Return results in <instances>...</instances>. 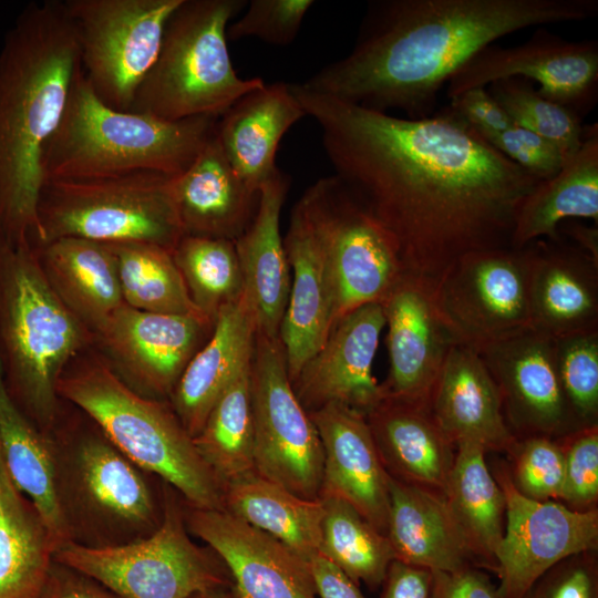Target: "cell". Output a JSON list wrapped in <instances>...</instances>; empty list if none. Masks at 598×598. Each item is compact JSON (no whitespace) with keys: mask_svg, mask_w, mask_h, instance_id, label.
<instances>
[{"mask_svg":"<svg viewBox=\"0 0 598 598\" xmlns=\"http://www.w3.org/2000/svg\"><path fill=\"white\" fill-rule=\"evenodd\" d=\"M321 130L336 176L385 230L405 274L432 291L462 256L511 247L540 182L444 107L398 117L291 84Z\"/></svg>","mask_w":598,"mask_h":598,"instance_id":"1","label":"cell"},{"mask_svg":"<svg viewBox=\"0 0 598 598\" xmlns=\"http://www.w3.org/2000/svg\"><path fill=\"white\" fill-rule=\"evenodd\" d=\"M597 13L598 0H373L351 51L301 84L369 110L424 118L448 80L497 39Z\"/></svg>","mask_w":598,"mask_h":598,"instance_id":"2","label":"cell"},{"mask_svg":"<svg viewBox=\"0 0 598 598\" xmlns=\"http://www.w3.org/2000/svg\"><path fill=\"white\" fill-rule=\"evenodd\" d=\"M81 69L63 1L28 4L0 51V233L35 240L42 156Z\"/></svg>","mask_w":598,"mask_h":598,"instance_id":"3","label":"cell"},{"mask_svg":"<svg viewBox=\"0 0 598 598\" xmlns=\"http://www.w3.org/2000/svg\"><path fill=\"white\" fill-rule=\"evenodd\" d=\"M48 440L68 543L113 548L159 527L164 481L126 456L85 412L63 400Z\"/></svg>","mask_w":598,"mask_h":598,"instance_id":"4","label":"cell"},{"mask_svg":"<svg viewBox=\"0 0 598 598\" xmlns=\"http://www.w3.org/2000/svg\"><path fill=\"white\" fill-rule=\"evenodd\" d=\"M94 337L49 285L31 239L0 233V364L7 391L45 436L63 400L56 386L69 363Z\"/></svg>","mask_w":598,"mask_h":598,"instance_id":"5","label":"cell"},{"mask_svg":"<svg viewBox=\"0 0 598 598\" xmlns=\"http://www.w3.org/2000/svg\"><path fill=\"white\" fill-rule=\"evenodd\" d=\"M218 118L205 115L165 121L113 110L95 95L81 68L43 152L44 181L100 178L138 171L177 177L216 134Z\"/></svg>","mask_w":598,"mask_h":598,"instance_id":"6","label":"cell"},{"mask_svg":"<svg viewBox=\"0 0 598 598\" xmlns=\"http://www.w3.org/2000/svg\"><path fill=\"white\" fill-rule=\"evenodd\" d=\"M56 391L134 463L175 488L186 504L224 509V485L198 454L169 402L130 389L93 346L69 361Z\"/></svg>","mask_w":598,"mask_h":598,"instance_id":"7","label":"cell"},{"mask_svg":"<svg viewBox=\"0 0 598 598\" xmlns=\"http://www.w3.org/2000/svg\"><path fill=\"white\" fill-rule=\"evenodd\" d=\"M245 0H183L166 22L157 58L128 112L165 121L220 116L265 82L243 79L227 45L230 20Z\"/></svg>","mask_w":598,"mask_h":598,"instance_id":"8","label":"cell"},{"mask_svg":"<svg viewBox=\"0 0 598 598\" xmlns=\"http://www.w3.org/2000/svg\"><path fill=\"white\" fill-rule=\"evenodd\" d=\"M174 178L138 171L44 181L33 244L80 237L105 244L144 243L173 251L184 236L173 198Z\"/></svg>","mask_w":598,"mask_h":598,"instance_id":"9","label":"cell"},{"mask_svg":"<svg viewBox=\"0 0 598 598\" xmlns=\"http://www.w3.org/2000/svg\"><path fill=\"white\" fill-rule=\"evenodd\" d=\"M54 560L99 580L121 598H189L206 589L231 587L221 559L190 538L184 499L164 482V515L148 537L118 547L90 549L61 545Z\"/></svg>","mask_w":598,"mask_h":598,"instance_id":"10","label":"cell"},{"mask_svg":"<svg viewBox=\"0 0 598 598\" xmlns=\"http://www.w3.org/2000/svg\"><path fill=\"white\" fill-rule=\"evenodd\" d=\"M183 0H66L81 68L95 95L128 112L153 66L167 20Z\"/></svg>","mask_w":598,"mask_h":598,"instance_id":"11","label":"cell"},{"mask_svg":"<svg viewBox=\"0 0 598 598\" xmlns=\"http://www.w3.org/2000/svg\"><path fill=\"white\" fill-rule=\"evenodd\" d=\"M299 200L328 257L334 323L361 306L380 303L404 274L385 230L336 175L315 182Z\"/></svg>","mask_w":598,"mask_h":598,"instance_id":"12","label":"cell"},{"mask_svg":"<svg viewBox=\"0 0 598 598\" xmlns=\"http://www.w3.org/2000/svg\"><path fill=\"white\" fill-rule=\"evenodd\" d=\"M254 470L307 499H318L323 452L318 431L291 385L279 338L256 334L250 363Z\"/></svg>","mask_w":598,"mask_h":598,"instance_id":"13","label":"cell"},{"mask_svg":"<svg viewBox=\"0 0 598 598\" xmlns=\"http://www.w3.org/2000/svg\"><path fill=\"white\" fill-rule=\"evenodd\" d=\"M529 257L512 247L468 252L433 289L457 343L476 349L530 327Z\"/></svg>","mask_w":598,"mask_h":598,"instance_id":"14","label":"cell"},{"mask_svg":"<svg viewBox=\"0 0 598 598\" xmlns=\"http://www.w3.org/2000/svg\"><path fill=\"white\" fill-rule=\"evenodd\" d=\"M506 504L505 527L495 553L502 598H520L560 560L598 550V508L577 512L557 501L538 502L518 493L505 462L491 470Z\"/></svg>","mask_w":598,"mask_h":598,"instance_id":"15","label":"cell"},{"mask_svg":"<svg viewBox=\"0 0 598 598\" xmlns=\"http://www.w3.org/2000/svg\"><path fill=\"white\" fill-rule=\"evenodd\" d=\"M520 76L537 83L538 93L581 120L598 97V42L569 41L544 28L515 47L494 43L477 52L446 83L452 99L494 81Z\"/></svg>","mask_w":598,"mask_h":598,"instance_id":"16","label":"cell"},{"mask_svg":"<svg viewBox=\"0 0 598 598\" xmlns=\"http://www.w3.org/2000/svg\"><path fill=\"white\" fill-rule=\"evenodd\" d=\"M214 323L205 318L142 311L122 303L94 334L92 346L130 389L148 399L169 401Z\"/></svg>","mask_w":598,"mask_h":598,"instance_id":"17","label":"cell"},{"mask_svg":"<svg viewBox=\"0 0 598 598\" xmlns=\"http://www.w3.org/2000/svg\"><path fill=\"white\" fill-rule=\"evenodd\" d=\"M475 350L497 385L515 437L559 439L581 429L561 388L555 338L528 327Z\"/></svg>","mask_w":598,"mask_h":598,"instance_id":"18","label":"cell"},{"mask_svg":"<svg viewBox=\"0 0 598 598\" xmlns=\"http://www.w3.org/2000/svg\"><path fill=\"white\" fill-rule=\"evenodd\" d=\"M188 532L221 559L236 598H319L305 560L267 533L225 509L184 501Z\"/></svg>","mask_w":598,"mask_h":598,"instance_id":"19","label":"cell"},{"mask_svg":"<svg viewBox=\"0 0 598 598\" xmlns=\"http://www.w3.org/2000/svg\"><path fill=\"white\" fill-rule=\"evenodd\" d=\"M388 327L390 368L383 398L427 405L452 348L457 344L441 317L433 291L403 274L380 302Z\"/></svg>","mask_w":598,"mask_h":598,"instance_id":"20","label":"cell"},{"mask_svg":"<svg viewBox=\"0 0 598 598\" xmlns=\"http://www.w3.org/2000/svg\"><path fill=\"white\" fill-rule=\"evenodd\" d=\"M384 327L380 303L361 306L331 327L322 346L291 382L308 413L341 404L365 415L382 400L372 369Z\"/></svg>","mask_w":598,"mask_h":598,"instance_id":"21","label":"cell"},{"mask_svg":"<svg viewBox=\"0 0 598 598\" xmlns=\"http://www.w3.org/2000/svg\"><path fill=\"white\" fill-rule=\"evenodd\" d=\"M308 414L318 431L323 452L319 498L343 499L385 535L390 476L365 415L341 404H328Z\"/></svg>","mask_w":598,"mask_h":598,"instance_id":"22","label":"cell"},{"mask_svg":"<svg viewBox=\"0 0 598 598\" xmlns=\"http://www.w3.org/2000/svg\"><path fill=\"white\" fill-rule=\"evenodd\" d=\"M283 245L291 285L278 338L292 382L334 323V290L328 257L299 199L292 208Z\"/></svg>","mask_w":598,"mask_h":598,"instance_id":"23","label":"cell"},{"mask_svg":"<svg viewBox=\"0 0 598 598\" xmlns=\"http://www.w3.org/2000/svg\"><path fill=\"white\" fill-rule=\"evenodd\" d=\"M525 248L530 327L553 338L598 330V264L561 238Z\"/></svg>","mask_w":598,"mask_h":598,"instance_id":"24","label":"cell"},{"mask_svg":"<svg viewBox=\"0 0 598 598\" xmlns=\"http://www.w3.org/2000/svg\"><path fill=\"white\" fill-rule=\"evenodd\" d=\"M430 411L455 444L468 441L506 453L515 441L497 385L475 349L457 343L450 351L430 399Z\"/></svg>","mask_w":598,"mask_h":598,"instance_id":"25","label":"cell"},{"mask_svg":"<svg viewBox=\"0 0 598 598\" xmlns=\"http://www.w3.org/2000/svg\"><path fill=\"white\" fill-rule=\"evenodd\" d=\"M280 169L259 188L254 220L235 240L244 298L254 315L257 333L276 339L288 305L291 274L280 234V215L289 188Z\"/></svg>","mask_w":598,"mask_h":598,"instance_id":"26","label":"cell"},{"mask_svg":"<svg viewBox=\"0 0 598 598\" xmlns=\"http://www.w3.org/2000/svg\"><path fill=\"white\" fill-rule=\"evenodd\" d=\"M173 198L184 236L235 241L255 218L259 190L237 175L215 134L174 178Z\"/></svg>","mask_w":598,"mask_h":598,"instance_id":"27","label":"cell"},{"mask_svg":"<svg viewBox=\"0 0 598 598\" xmlns=\"http://www.w3.org/2000/svg\"><path fill=\"white\" fill-rule=\"evenodd\" d=\"M256 334L254 315L241 296L219 312L209 338L188 362L168 402L193 439L221 394L250 364Z\"/></svg>","mask_w":598,"mask_h":598,"instance_id":"28","label":"cell"},{"mask_svg":"<svg viewBox=\"0 0 598 598\" xmlns=\"http://www.w3.org/2000/svg\"><path fill=\"white\" fill-rule=\"evenodd\" d=\"M365 419L391 477L444 494L456 446L427 405L382 398Z\"/></svg>","mask_w":598,"mask_h":598,"instance_id":"29","label":"cell"},{"mask_svg":"<svg viewBox=\"0 0 598 598\" xmlns=\"http://www.w3.org/2000/svg\"><path fill=\"white\" fill-rule=\"evenodd\" d=\"M305 116L291 84L265 83L219 116L216 135L237 175L259 190L279 169L276 153L281 138Z\"/></svg>","mask_w":598,"mask_h":598,"instance_id":"30","label":"cell"},{"mask_svg":"<svg viewBox=\"0 0 598 598\" xmlns=\"http://www.w3.org/2000/svg\"><path fill=\"white\" fill-rule=\"evenodd\" d=\"M389 489L385 535L395 560L431 571L478 567L442 494L391 476Z\"/></svg>","mask_w":598,"mask_h":598,"instance_id":"31","label":"cell"},{"mask_svg":"<svg viewBox=\"0 0 598 598\" xmlns=\"http://www.w3.org/2000/svg\"><path fill=\"white\" fill-rule=\"evenodd\" d=\"M33 245L49 285L94 337L124 303L110 245L80 237Z\"/></svg>","mask_w":598,"mask_h":598,"instance_id":"32","label":"cell"},{"mask_svg":"<svg viewBox=\"0 0 598 598\" xmlns=\"http://www.w3.org/2000/svg\"><path fill=\"white\" fill-rule=\"evenodd\" d=\"M585 218L598 225V128L584 126L580 147L564 159L554 176L540 181L522 200L514 220L511 247L522 249L547 237L560 239L565 220Z\"/></svg>","mask_w":598,"mask_h":598,"instance_id":"33","label":"cell"},{"mask_svg":"<svg viewBox=\"0 0 598 598\" xmlns=\"http://www.w3.org/2000/svg\"><path fill=\"white\" fill-rule=\"evenodd\" d=\"M55 550L45 518L11 480L0 448V598H39Z\"/></svg>","mask_w":598,"mask_h":598,"instance_id":"34","label":"cell"},{"mask_svg":"<svg viewBox=\"0 0 598 598\" xmlns=\"http://www.w3.org/2000/svg\"><path fill=\"white\" fill-rule=\"evenodd\" d=\"M486 454L476 443H457L443 496L476 565L496 573L495 553L504 534L506 504Z\"/></svg>","mask_w":598,"mask_h":598,"instance_id":"35","label":"cell"},{"mask_svg":"<svg viewBox=\"0 0 598 598\" xmlns=\"http://www.w3.org/2000/svg\"><path fill=\"white\" fill-rule=\"evenodd\" d=\"M224 509L309 561L319 553L323 504L249 471L224 485Z\"/></svg>","mask_w":598,"mask_h":598,"instance_id":"36","label":"cell"},{"mask_svg":"<svg viewBox=\"0 0 598 598\" xmlns=\"http://www.w3.org/2000/svg\"><path fill=\"white\" fill-rule=\"evenodd\" d=\"M0 448L16 486L41 512L56 549L68 543L58 509L48 436L42 434L10 398L0 364Z\"/></svg>","mask_w":598,"mask_h":598,"instance_id":"37","label":"cell"},{"mask_svg":"<svg viewBox=\"0 0 598 598\" xmlns=\"http://www.w3.org/2000/svg\"><path fill=\"white\" fill-rule=\"evenodd\" d=\"M193 440L198 454L223 485L254 470L250 364L221 394Z\"/></svg>","mask_w":598,"mask_h":598,"instance_id":"38","label":"cell"},{"mask_svg":"<svg viewBox=\"0 0 598 598\" xmlns=\"http://www.w3.org/2000/svg\"><path fill=\"white\" fill-rule=\"evenodd\" d=\"M109 245L116 258L125 305L142 311L208 319L193 303L172 251L144 243Z\"/></svg>","mask_w":598,"mask_h":598,"instance_id":"39","label":"cell"},{"mask_svg":"<svg viewBox=\"0 0 598 598\" xmlns=\"http://www.w3.org/2000/svg\"><path fill=\"white\" fill-rule=\"evenodd\" d=\"M323 518L319 553L358 585L382 586L394 555L388 537L353 506L337 497H321Z\"/></svg>","mask_w":598,"mask_h":598,"instance_id":"40","label":"cell"},{"mask_svg":"<svg viewBox=\"0 0 598 598\" xmlns=\"http://www.w3.org/2000/svg\"><path fill=\"white\" fill-rule=\"evenodd\" d=\"M172 255L193 303L210 321L241 298L244 280L235 241L183 236Z\"/></svg>","mask_w":598,"mask_h":598,"instance_id":"41","label":"cell"},{"mask_svg":"<svg viewBox=\"0 0 598 598\" xmlns=\"http://www.w3.org/2000/svg\"><path fill=\"white\" fill-rule=\"evenodd\" d=\"M487 91L514 124L551 142L565 158L580 147L582 120L567 107L542 96L528 79L497 80L488 84Z\"/></svg>","mask_w":598,"mask_h":598,"instance_id":"42","label":"cell"},{"mask_svg":"<svg viewBox=\"0 0 598 598\" xmlns=\"http://www.w3.org/2000/svg\"><path fill=\"white\" fill-rule=\"evenodd\" d=\"M567 402L581 427L598 425V330L555 338Z\"/></svg>","mask_w":598,"mask_h":598,"instance_id":"43","label":"cell"},{"mask_svg":"<svg viewBox=\"0 0 598 598\" xmlns=\"http://www.w3.org/2000/svg\"><path fill=\"white\" fill-rule=\"evenodd\" d=\"M505 454L511 482L518 493L538 502H558L564 482V452L557 439L516 437Z\"/></svg>","mask_w":598,"mask_h":598,"instance_id":"44","label":"cell"},{"mask_svg":"<svg viewBox=\"0 0 598 598\" xmlns=\"http://www.w3.org/2000/svg\"><path fill=\"white\" fill-rule=\"evenodd\" d=\"M564 452V482L558 502L577 512L598 508V425L557 439Z\"/></svg>","mask_w":598,"mask_h":598,"instance_id":"45","label":"cell"},{"mask_svg":"<svg viewBox=\"0 0 598 598\" xmlns=\"http://www.w3.org/2000/svg\"><path fill=\"white\" fill-rule=\"evenodd\" d=\"M315 4L313 0H250L245 13L229 23L228 41L255 37L275 45L290 44L299 33L302 21Z\"/></svg>","mask_w":598,"mask_h":598,"instance_id":"46","label":"cell"},{"mask_svg":"<svg viewBox=\"0 0 598 598\" xmlns=\"http://www.w3.org/2000/svg\"><path fill=\"white\" fill-rule=\"evenodd\" d=\"M520 598H598V550L575 554L555 564Z\"/></svg>","mask_w":598,"mask_h":598,"instance_id":"47","label":"cell"},{"mask_svg":"<svg viewBox=\"0 0 598 598\" xmlns=\"http://www.w3.org/2000/svg\"><path fill=\"white\" fill-rule=\"evenodd\" d=\"M483 140L539 181L557 174L565 159L551 142L516 124Z\"/></svg>","mask_w":598,"mask_h":598,"instance_id":"48","label":"cell"},{"mask_svg":"<svg viewBox=\"0 0 598 598\" xmlns=\"http://www.w3.org/2000/svg\"><path fill=\"white\" fill-rule=\"evenodd\" d=\"M444 109L482 138L505 131L514 124L487 87L467 90L450 99Z\"/></svg>","mask_w":598,"mask_h":598,"instance_id":"49","label":"cell"},{"mask_svg":"<svg viewBox=\"0 0 598 598\" xmlns=\"http://www.w3.org/2000/svg\"><path fill=\"white\" fill-rule=\"evenodd\" d=\"M430 598H502L498 586L480 567L432 571Z\"/></svg>","mask_w":598,"mask_h":598,"instance_id":"50","label":"cell"},{"mask_svg":"<svg viewBox=\"0 0 598 598\" xmlns=\"http://www.w3.org/2000/svg\"><path fill=\"white\" fill-rule=\"evenodd\" d=\"M39 598H121L99 580L53 560Z\"/></svg>","mask_w":598,"mask_h":598,"instance_id":"51","label":"cell"},{"mask_svg":"<svg viewBox=\"0 0 598 598\" xmlns=\"http://www.w3.org/2000/svg\"><path fill=\"white\" fill-rule=\"evenodd\" d=\"M432 571L392 560L380 598H430Z\"/></svg>","mask_w":598,"mask_h":598,"instance_id":"52","label":"cell"},{"mask_svg":"<svg viewBox=\"0 0 598 598\" xmlns=\"http://www.w3.org/2000/svg\"><path fill=\"white\" fill-rule=\"evenodd\" d=\"M319 598H365L359 585L320 553L309 559Z\"/></svg>","mask_w":598,"mask_h":598,"instance_id":"53","label":"cell"},{"mask_svg":"<svg viewBox=\"0 0 598 598\" xmlns=\"http://www.w3.org/2000/svg\"><path fill=\"white\" fill-rule=\"evenodd\" d=\"M558 233L568 236L576 247L598 264V225H586L576 220H565Z\"/></svg>","mask_w":598,"mask_h":598,"instance_id":"54","label":"cell"},{"mask_svg":"<svg viewBox=\"0 0 598 598\" xmlns=\"http://www.w3.org/2000/svg\"><path fill=\"white\" fill-rule=\"evenodd\" d=\"M189 598H236L230 587H218L198 591Z\"/></svg>","mask_w":598,"mask_h":598,"instance_id":"55","label":"cell"}]
</instances>
